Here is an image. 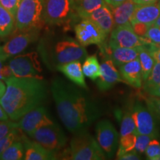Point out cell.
<instances>
[{
  "mask_svg": "<svg viewBox=\"0 0 160 160\" xmlns=\"http://www.w3.org/2000/svg\"><path fill=\"white\" fill-rule=\"evenodd\" d=\"M82 88L59 77L51 83V93L59 119L73 134L87 131L100 114L98 105Z\"/></svg>",
  "mask_w": 160,
  "mask_h": 160,
  "instance_id": "obj_1",
  "label": "cell"
},
{
  "mask_svg": "<svg viewBox=\"0 0 160 160\" xmlns=\"http://www.w3.org/2000/svg\"><path fill=\"white\" fill-rule=\"evenodd\" d=\"M4 81L6 91L0 98V103L13 121L42 105L48 96L47 83L43 78L13 76Z\"/></svg>",
  "mask_w": 160,
  "mask_h": 160,
  "instance_id": "obj_2",
  "label": "cell"
},
{
  "mask_svg": "<svg viewBox=\"0 0 160 160\" xmlns=\"http://www.w3.org/2000/svg\"><path fill=\"white\" fill-rule=\"evenodd\" d=\"M40 54L50 68L73 61L82 62L88 56L87 51L78 41L70 37L57 39L39 46Z\"/></svg>",
  "mask_w": 160,
  "mask_h": 160,
  "instance_id": "obj_3",
  "label": "cell"
},
{
  "mask_svg": "<svg viewBox=\"0 0 160 160\" xmlns=\"http://www.w3.org/2000/svg\"><path fill=\"white\" fill-rule=\"evenodd\" d=\"M77 18L74 0H44L43 20L48 25H71Z\"/></svg>",
  "mask_w": 160,
  "mask_h": 160,
  "instance_id": "obj_4",
  "label": "cell"
},
{
  "mask_svg": "<svg viewBox=\"0 0 160 160\" xmlns=\"http://www.w3.org/2000/svg\"><path fill=\"white\" fill-rule=\"evenodd\" d=\"M68 157L73 160H102L106 159L97 140L87 131L76 133L70 142Z\"/></svg>",
  "mask_w": 160,
  "mask_h": 160,
  "instance_id": "obj_5",
  "label": "cell"
},
{
  "mask_svg": "<svg viewBox=\"0 0 160 160\" xmlns=\"http://www.w3.org/2000/svg\"><path fill=\"white\" fill-rule=\"evenodd\" d=\"M44 0H20L16 13V29L27 31L39 28L42 23Z\"/></svg>",
  "mask_w": 160,
  "mask_h": 160,
  "instance_id": "obj_6",
  "label": "cell"
},
{
  "mask_svg": "<svg viewBox=\"0 0 160 160\" xmlns=\"http://www.w3.org/2000/svg\"><path fill=\"white\" fill-rule=\"evenodd\" d=\"M8 65L14 77L42 78L40 75L42 68L37 52L15 56L9 59Z\"/></svg>",
  "mask_w": 160,
  "mask_h": 160,
  "instance_id": "obj_7",
  "label": "cell"
},
{
  "mask_svg": "<svg viewBox=\"0 0 160 160\" xmlns=\"http://www.w3.org/2000/svg\"><path fill=\"white\" fill-rule=\"evenodd\" d=\"M28 136L45 148L55 152L62 149L68 141L65 133L56 123L40 128Z\"/></svg>",
  "mask_w": 160,
  "mask_h": 160,
  "instance_id": "obj_8",
  "label": "cell"
},
{
  "mask_svg": "<svg viewBox=\"0 0 160 160\" xmlns=\"http://www.w3.org/2000/svg\"><path fill=\"white\" fill-rule=\"evenodd\" d=\"M39 36V28L22 31L13 36L3 45H0V58L4 61L20 54L28 46L37 41Z\"/></svg>",
  "mask_w": 160,
  "mask_h": 160,
  "instance_id": "obj_9",
  "label": "cell"
},
{
  "mask_svg": "<svg viewBox=\"0 0 160 160\" xmlns=\"http://www.w3.org/2000/svg\"><path fill=\"white\" fill-rule=\"evenodd\" d=\"M96 136L106 157H113L119 145V133L113 124L108 119L99 121L96 126Z\"/></svg>",
  "mask_w": 160,
  "mask_h": 160,
  "instance_id": "obj_10",
  "label": "cell"
},
{
  "mask_svg": "<svg viewBox=\"0 0 160 160\" xmlns=\"http://www.w3.org/2000/svg\"><path fill=\"white\" fill-rule=\"evenodd\" d=\"M74 31L77 41L84 47L91 45L100 46L105 42L108 37L99 26L88 19H82L76 24Z\"/></svg>",
  "mask_w": 160,
  "mask_h": 160,
  "instance_id": "obj_11",
  "label": "cell"
},
{
  "mask_svg": "<svg viewBox=\"0 0 160 160\" xmlns=\"http://www.w3.org/2000/svg\"><path fill=\"white\" fill-rule=\"evenodd\" d=\"M110 47H120L134 48L145 45L144 38L140 37L133 31L131 24L115 27L111 33L108 43Z\"/></svg>",
  "mask_w": 160,
  "mask_h": 160,
  "instance_id": "obj_12",
  "label": "cell"
},
{
  "mask_svg": "<svg viewBox=\"0 0 160 160\" xmlns=\"http://www.w3.org/2000/svg\"><path fill=\"white\" fill-rule=\"evenodd\" d=\"M53 123L54 122L51 119V115L43 105L28 112L17 122L18 128L28 135L40 128Z\"/></svg>",
  "mask_w": 160,
  "mask_h": 160,
  "instance_id": "obj_13",
  "label": "cell"
},
{
  "mask_svg": "<svg viewBox=\"0 0 160 160\" xmlns=\"http://www.w3.org/2000/svg\"><path fill=\"white\" fill-rule=\"evenodd\" d=\"M134 119L138 134L148 135L156 138L157 137V128L153 113L148 108L142 104L137 102L131 110Z\"/></svg>",
  "mask_w": 160,
  "mask_h": 160,
  "instance_id": "obj_14",
  "label": "cell"
},
{
  "mask_svg": "<svg viewBox=\"0 0 160 160\" xmlns=\"http://www.w3.org/2000/svg\"><path fill=\"white\" fill-rule=\"evenodd\" d=\"M100 48L104 54V57L111 59L115 65L119 67L139 57L138 48H130L110 47L108 44L103 43L102 45H100Z\"/></svg>",
  "mask_w": 160,
  "mask_h": 160,
  "instance_id": "obj_15",
  "label": "cell"
},
{
  "mask_svg": "<svg viewBox=\"0 0 160 160\" xmlns=\"http://www.w3.org/2000/svg\"><path fill=\"white\" fill-rule=\"evenodd\" d=\"M122 81L123 79L115 64L111 59L105 58L101 64V75L96 81L98 88L102 91H108Z\"/></svg>",
  "mask_w": 160,
  "mask_h": 160,
  "instance_id": "obj_16",
  "label": "cell"
},
{
  "mask_svg": "<svg viewBox=\"0 0 160 160\" xmlns=\"http://www.w3.org/2000/svg\"><path fill=\"white\" fill-rule=\"evenodd\" d=\"M22 141L25 147V160H53L58 159L57 152L50 151L35 140L28 139L23 134Z\"/></svg>",
  "mask_w": 160,
  "mask_h": 160,
  "instance_id": "obj_17",
  "label": "cell"
},
{
  "mask_svg": "<svg viewBox=\"0 0 160 160\" xmlns=\"http://www.w3.org/2000/svg\"><path fill=\"white\" fill-rule=\"evenodd\" d=\"M119 73L123 81L136 88L142 86V71L139 58L119 66Z\"/></svg>",
  "mask_w": 160,
  "mask_h": 160,
  "instance_id": "obj_18",
  "label": "cell"
},
{
  "mask_svg": "<svg viewBox=\"0 0 160 160\" xmlns=\"http://www.w3.org/2000/svg\"><path fill=\"white\" fill-rule=\"evenodd\" d=\"M86 19L94 22L108 36L115 27L111 7L108 4L92 12Z\"/></svg>",
  "mask_w": 160,
  "mask_h": 160,
  "instance_id": "obj_19",
  "label": "cell"
},
{
  "mask_svg": "<svg viewBox=\"0 0 160 160\" xmlns=\"http://www.w3.org/2000/svg\"><path fill=\"white\" fill-rule=\"evenodd\" d=\"M160 17V2L151 5H137L131 19V22H142L153 25Z\"/></svg>",
  "mask_w": 160,
  "mask_h": 160,
  "instance_id": "obj_20",
  "label": "cell"
},
{
  "mask_svg": "<svg viewBox=\"0 0 160 160\" xmlns=\"http://www.w3.org/2000/svg\"><path fill=\"white\" fill-rule=\"evenodd\" d=\"M58 71L63 73L68 79L71 80L76 85L84 89H87L85 74L82 71V65L80 61H73L71 62L59 65L56 68Z\"/></svg>",
  "mask_w": 160,
  "mask_h": 160,
  "instance_id": "obj_21",
  "label": "cell"
},
{
  "mask_svg": "<svg viewBox=\"0 0 160 160\" xmlns=\"http://www.w3.org/2000/svg\"><path fill=\"white\" fill-rule=\"evenodd\" d=\"M137 6L133 0H126L117 7H111L115 27L131 24L132 17Z\"/></svg>",
  "mask_w": 160,
  "mask_h": 160,
  "instance_id": "obj_22",
  "label": "cell"
},
{
  "mask_svg": "<svg viewBox=\"0 0 160 160\" xmlns=\"http://www.w3.org/2000/svg\"><path fill=\"white\" fill-rule=\"evenodd\" d=\"M79 19H86L92 12L106 5L105 0H74Z\"/></svg>",
  "mask_w": 160,
  "mask_h": 160,
  "instance_id": "obj_23",
  "label": "cell"
},
{
  "mask_svg": "<svg viewBox=\"0 0 160 160\" xmlns=\"http://www.w3.org/2000/svg\"><path fill=\"white\" fill-rule=\"evenodd\" d=\"M15 27L14 16L0 4V37H8L13 31Z\"/></svg>",
  "mask_w": 160,
  "mask_h": 160,
  "instance_id": "obj_24",
  "label": "cell"
},
{
  "mask_svg": "<svg viewBox=\"0 0 160 160\" xmlns=\"http://www.w3.org/2000/svg\"><path fill=\"white\" fill-rule=\"evenodd\" d=\"M139 50V60L142 71L143 82L148 79V76L155 65L156 61L152 57L146 45L138 47Z\"/></svg>",
  "mask_w": 160,
  "mask_h": 160,
  "instance_id": "obj_25",
  "label": "cell"
},
{
  "mask_svg": "<svg viewBox=\"0 0 160 160\" xmlns=\"http://www.w3.org/2000/svg\"><path fill=\"white\" fill-rule=\"evenodd\" d=\"M82 71L85 77L93 81H97L101 75V65L97 55L93 54L86 57L82 65Z\"/></svg>",
  "mask_w": 160,
  "mask_h": 160,
  "instance_id": "obj_26",
  "label": "cell"
},
{
  "mask_svg": "<svg viewBox=\"0 0 160 160\" xmlns=\"http://www.w3.org/2000/svg\"><path fill=\"white\" fill-rule=\"evenodd\" d=\"M25 157V147L22 139L17 140L0 155V160H21Z\"/></svg>",
  "mask_w": 160,
  "mask_h": 160,
  "instance_id": "obj_27",
  "label": "cell"
},
{
  "mask_svg": "<svg viewBox=\"0 0 160 160\" xmlns=\"http://www.w3.org/2000/svg\"><path fill=\"white\" fill-rule=\"evenodd\" d=\"M137 137V134L136 133H129V134L122 136L119 142V146H118L117 153V158L128 152L135 150Z\"/></svg>",
  "mask_w": 160,
  "mask_h": 160,
  "instance_id": "obj_28",
  "label": "cell"
},
{
  "mask_svg": "<svg viewBox=\"0 0 160 160\" xmlns=\"http://www.w3.org/2000/svg\"><path fill=\"white\" fill-rule=\"evenodd\" d=\"M129 133L138 134L131 111L124 113L121 120V125H120V137L129 134Z\"/></svg>",
  "mask_w": 160,
  "mask_h": 160,
  "instance_id": "obj_29",
  "label": "cell"
},
{
  "mask_svg": "<svg viewBox=\"0 0 160 160\" xmlns=\"http://www.w3.org/2000/svg\"><path fill=\"white\" fill-rule=\"evenodd\" d=\"M160 85V63L156 62L153 69L148 77V79L144 82L143 88L145 91L148 92L151 90L155 88Z\"/></svg>",
  "mask_w": 160,
  "mask_h": 160,
  "instance_id": "obj_30",
  "label": "cell"
},
{
  "mask_svg": "<svg viewBox=\"0 0 160 160\" xmlns=\"http://www.w3.org/2000/svg\"><path fill=\"white\" fill-rule=\"evenodd\" d=\"M22 136L23 133H22V130L17 128L13 129L7 136L2 138L0 140V155L14 142L22 139Z\"/></svg>",
  "mask_w": 160,
  "mask_h": 160,
  "instance_id": "obj_31",
  "label": "cell"
},
{
  "mask_svg": "<svg viewBox=\"0 0 160 160\" xmlns=\"http://www.w3.org/2000/svg\"><path fill=\"white\" fill-rule=\"evenodd\" d=\"M147 159L159 160L160 158V142L155 138L152 139L145 152Z\"/></svg>",
  "mask_w": 160,
  "mask_h": 160,
  "instance_id": "obj_32",
  "label": "cell"
},
{
  "mask_svg": "<svg viewBox=\"0 0 160 160\" xmlns=\"http://www.w3.org/2000/svg\"><path fill=\"white\" fill-rule=\"evenodd\" d=\"M144 39L146 45L160 43V28L154 25H151L148 30Z\"/></svg>",
  "mask_w": 160,
  "mask_h": 160,
  "instance_id": "obj_33",
  "label": "cell"
},
{
  "mask_svg": "<svg viewBox=\"0 0 160 160\" xmlns=\"http://www.w3.org/2000/svg\"><path fill=\"white\" fill-rule=\"evenodd\" d=\"M153 139V137L148 135L144 134H137V143H136L135 150L139 154L144 153L146 151V148L148 146V144L151 140Z\"/></svg>",
  "mask_w": 160,
  "mask_h": 160,
  "instance_id": "obj_34",
  "label": "cell"
},
{
  "mask_svg": "<svg viewBox=\"0 0 160 160\" xmlns=\"http://www.w3.org/2000/svg\"><path fill=\"white\" fill-rule=\"evenodd\" d=\"M18 124L16 122L4 120L0 122V140L7 136L13 129L17 128Z\"/></svg>",
  "mask_w": 160,
  "mask_h": 160,
  "instance_id": "obj_35",
  "label": "cell"
},
{
  "mask_svg": "<svg viewBox=\"0 0 160 160\" xmlns=\"http://www.w3.org/2000/svg\"><path fill=\"white\" fill-rule=\"evenodd\" d=\"M146 103L148 108L151 110L152 113L160 119V97H156L151 96L146 98Z\"/></svg>",
  "mask_w": 160,
  "mask_h": 160,
  "instance_id": "obj_36",
  "label": "cell"
},
{
  "mask_svg": "<svg viewBox=\"0 0 160 160\" xmlns=\"http://www.w3.org/2000/svg\"><path fill=\"white\" fill-rule=\"evenodd\" d=\"M20 0H0V4L16 17Z\"/></svg>",
  "mask_w": 160,
  "mask_h": 160,
  "instance_id": "obj_37",
  "label": "cell"
},
{
  "mask_svg": "<svg viewBox=\"0 0 160 160\" xmlns=\"http://www.w3.org/2000/svg\"><path fill=\"white\" fill-rule=\"evenodd\" d=\"M132 28L137 34L140 37L144 38L151 25L142 22H131Z\"/></svg>",
  "mask_w": 160,
  "mask_h": 160,
  "instance_id": "obj_38",
  "label": "cell"
},
{
  "mask_svg": "<svg viewBox=\"0 0 160 160\" xmlns=\"http://www.w3.org/2000/svg\"><path fill=\"white\" fill-rule=\"evenodd\" d=\"M145 45L155 61L157 62L160 63V48H158L157 47H156L153 44H148V45Z\"/></svg>",
  "mask_w": 160,
  "mask_h": 160,
  "instance_id": "obj_39",
  "label": "cell"
},
{
  "mask_svg": "<svg viewBox=\"0 0 160 160\" xmlns=\"http://www.w3.org/2000/svg\"><path fill=\"white\" fill-rule=\"evenodd\" d=\"M117 159L121 160H139L141 159V157H140L139 153L136 150H133V151L128 152L125 154L122 155Z\"/></svg>",
  "mask_w": 160,
  "mask_h": 160,
  "instance_id": "obj_40",
  "label": "cell"
},
{
  "mask_svg": "<svg viewBox=\"0 0 160 160\" xmlns=\"http://www.w3.org/2000/svg\"><path fill=\"white\" fill-rule=\"evenodd\" d=\"M133 1L137 5H145L157 3L160 0H133Z\"/></svg>",
  "mask_w": 160,
  "mask_h": 160,
  "instance_id": "obj_41",
  "label": "cell"
},
{
  "mask_svg": "<svg viewBox=\"0 0 160 160\" xmlns=\"http://www.w3.org/2000/svg\"><path fill=\"white\" fill-rule=\"evenodd\" d=\"M106 3L109 5L111 7H117V6L121 5L126 0H105Z\"/></svg>",
  "mask_w": 160,
  "mask_h": 160,
  "instance_id": "obj_42",
  "label": "cell"
},
{
  "mask_svg": "<svg viewBox=\"0 0 160 160\" xmlns=\"http://www.w3.org/2000/svg\"><path fill=\"white\" fill-rule=\"evenodd\" d=\"M148 93L150 96H153V97H160V85L156 87L155 88L151 90L148 92Z\"/></svg>",
  "mask_w": 160,
  "mask_h": 160,
  "instance_id": "obj_43",
  "label": "cell"
},
{
  "mask_svg": "<svg viewBox=\"0 0 160 160\" xmlns=\"http://www.w3.org/2000/svg\"><path fill=\"white\" fill-rule=\"evenodd\" d=\"M8 115L6 113L5 109L3 108L2 105L0 103V121H4V120L8 119Z\"/></svg>",
  "mask_w": 160,
  "mask_h": 160,
  "instance_id": "obj_44",
  "label": "cell"
},
{
  "mask_svg": "<svg viewBox=\"0 0 160 160\" xmlns=\"http://www.w3.org/2000/svg\"><path fill=\"white\" fill-rule=\"evenodd\" d=\"M2 80V79H0V98L2 97L6 91V84L4 83Z\"/></svg>",
  "mask_w": 160,
  "mask_h": 160,
  "instance_id": "obj_45",
  "label": "cell"
},
{
  "mask_svg": "<svg viewBox=\"0 0 160 160\" xmlns=\"http://www.w3.org/2000/svg\"><path fill=\"white\" fill-rule=\"evenodd\" d=\"M153 25H154L156 26H158V27L160 28V17L158 18L157 20H156V22L153 24Z\"/></svg>",
  "mask_w": 160,
  "mask_h": 160,
  "instance_id": "obj_46",
  "label": "cell"
},
{
  "mask_svg": "<svg viewBox=\"0 0 160 160\" xmlns=\"http://www.w3.org/2000/svg\"><path fill=\"white\" fill-rule=\"evenodd\" d=\"M5 61H4L3 59H2L1 58H0V70L2 68L3 66L5 65H4V63H5Z\"/></svg>",
  "mask_w": 160,
  "mask_h": 160,
  "instance_id": "obj_47",
  "label": "cell"
},
{
  "mask_svg": "<svg viewBox=\"0 0 160 160\" xmlns=\"http://www.w3.org/2000/svg\"><path fill=\"white\" fill-rule=\"evenodd\" d=\"M153 45H155L156 47H157L158 48H160V43H159V44H153Z\"/></svg>",
  "mask_w": 160,
  "mask_h": 160,
  "instance_id": "obj_48",
  "label": "cell"
},
{
  "mask_svg": "<svg viewBox=\"0 0 160 160\" xmlns=\"http://www.w3.org/2000/svg\"><path fill=\"white\" fill-rule=\"evenodd\" d=\"M159 160H160V158H159Z\"/></svg>",
  "mask_w": 160,
  "mask_h": 160,
  "instance_id": "obj_49",
  "label": "cell"
},
{
  "mask_svg": "<svg viewBox=\"0 0 160 160\" xmlns=\"http://www.w3.org/2000/svg\"><path fill=\"white\" fill-rule=\"evenodd\" d=\"M159 2H160V1H159Z\"/></svg>",
  "mask_w": 160,
  "mask_h": 160,
  "instance_id": "obj_50",
  "label": "cell"
}]
</instances>
